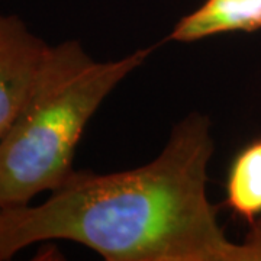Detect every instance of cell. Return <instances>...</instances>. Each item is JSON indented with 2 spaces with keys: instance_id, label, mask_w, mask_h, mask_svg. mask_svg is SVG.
<instances>
[{
  "instance_id": "6da1fadb",
  "label": "cell",
  "mask_w": 261,
  "mask_h": 261,
  "mask_svg": "<svg viewBox=\"0 0 261 261\" xmlns=\"http://www.w3.org/2000/svg\"><path fill=\"white\" fill-rule=\"evenodd\" d=\"M212 152L209 119L196 113L142 167L73 171L41 205L0 209V261L49 240L109 261H261L260 247L233 243L218 222L206 195Z\"/></svg>"
},
{
  "instance_id": "7a4b0ae2",
  "label": "cell",
  "mask_w": 261,
  "mask_h": 261,
  "mask_svg": "<svg viewBox=\"0 0 261 261\" xmlns=\"http://www.w3.org/2000/svg\"><path fill=\"white\" fill-rule=\"evenodd\" d=\"M151 48L96 61L77 41L49 45L27 102L0 140V209L28 205L73 170L75 147L106 96Z\"/></svg>"
},
{
  "instance_id": "3957f363",
  "label": "cell",
  "mask_w": 261,
  "mask_h": 261,
  "mask_svg": "<svg viewBox=\"0 0 261 261\" xmlns=\"http://www.w3.org/2000/svg\"><path fill=\"white\" fill-rule=\"evenodd\" d=\"M48 48L22 19L0 13V140L27 102Z\"/></svg>"
},
{
  "instance_id": "277c9868",
  "label": "cell",
  "mask_w": 261,
  "mask_h": 261,
  "mask_svg": "<svg viewBox=\"0 0 261 261\" xmlns=\"http://www.w3.org/2000/svg\"><path fill=\"white\" fill-rule=\"evenodd\" d=\"M261 29V0H206L174 27L170 38L192 42L218 34Z\"/></svg>"
},
{
  "instance_id": "5b68a950",
  "label": "cell",
  "mask_w": 261,
  "mask_h": 261,
  "mask_svg": "<svg viewBox=\"0 0 261 261\" xmlns=\"http://www.w3.org/2000/svg\"><path fill=\"white\" fill-rule=\"evenodd\" d=\"M226 203L250 225L261 216V138L233 160L226 180Z\"/></svg>"
},
{
  "instance_id": "8992f818",
  "label": "cell",
  "mask_w": 261,
  "mask_h": 261,
  "mask_svg": "<svg viewBox=\"0 0 261 261\" xmlns=\"http://www.w3.org/2000/svg\"><path fill=\"white\" fill-rule=\"evenodd\" d=\"M245 241H248V243L254 244V245L261 248V216L257 218L251 224V229H250V232L247 233Z\"/></svg>"
}]
</instances>
